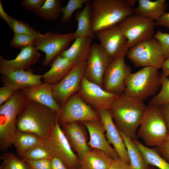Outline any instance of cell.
Masks as SVG:
<instances>
[{"label": "cell", "mask_w": 169, "mask_h": 169, "mask_svg": "<svg viewBox=\"0 0 169 169\" xmlns=\"http://www.w3.org/2000/svg\"><path fill=\"white\" fill-rule=\"evenodd\" d=\"M59 116V113L48 107L29 100L18 116L17 129L33 133L43 140L54 128Z\"/></svg>", "instance_id": "obj_1"}, {"label": "cell", "mask_w": 169, "mask_h": 169, "mask_svg": "<svg viewBox=\"0 0 169 169\" xmlns=\"http://www.w3.org/2000/svg\"><path fill=\"white\" fill-rule=\"evenodd\" d=\"M147 106L144 100L122 93L109 110L117 128L131 139H136V131Z\"/></svg>", "instance_id": "obj_2"}, {"label": "cell", "mask_w": 169, "mask_h": 169, "mask_svg": "<svg viewBox=\"0 0 169 169\" xmlns=\"http://www.w3.org/2000/svg\"><path fill=\"white\" fill-rule=\"evenodd\" d=\"M135 0H92L90 9L92 31L97 33L118 24L133 14Z\"/></svg>", "instance_id": "obj_3"}, {"label": "cell", "mask_w": 169, "mask_h": 169, "mask_svg": "<svg viewBox=\"0 0 169 169\" xmlns=\"http://www.w3.org/2000/svg\"><path fill=\"white\" fill-rule=\"evenodd\" d=\"M29 100L21 90L14 91L11 98L0 106V149L6 152L13 145L17 131L19 114Z\"/></svg>", "instance_id": "obj_4"}, {"label": "cell", "mask_w": 169, "mask_h": 169, "mask_svg": "<svg viewBox=\"0 0 169 169\" xmlns=\"http://www.w3.org/2000/svg\"><path fill=\"white\" fill-rule=\"evenodd\" d=\"M158 70L148 66L131 73L125 80L123 93L143 100L154 96L161 85V73Z\"/></svg>", "instance_id": "obj_5"}, {"label": "cell", "mask_w": 169, "mask_h": 169, "mask_svg": "<svg viewBox=\"0 0 169 169\" xmlns=\"http://www.w3.org/2000/svg\"><path fill=\"white\" fill-rule=\"evenodd\" d=\"M139 126L137 135L148 146H160L169 133L165 119L157 106H147Z\"/></svg>", "instance_id": "obj_6"}, {"label": "cell", "mask_w": 169, "mask_h": 169, "mask_svg": "<svg viewBox=\"0 0 169 169\" xmlns=\"http://www.w3.org/2000/svg\"><path fill=\"white\" fill-rule=\"evenodd\" d=\"M129 60L136 67H153L161 69L165 59L159 42L153 38L141 41L129 49Z\"/></svg>", "instance_id": "obj_7"}, {"label": "cell", "mask_w": 169, "mask_h": 169, "mask_svg": "<svg viewBox=\"0 0 169 169\" xmlns=\"http://www.w3.org/2000/svg\"><path fill=\"white\" fill-rule=\"evenodd\" d=\"M57 120L49 134L43 139V145L54 156L59 158L68 169H79V158L72 150Z\"/></svg>", "instance_id": "obj_8"}, {"label": "cell", "mask_w": 169, "mask_h": 169, "mask_svg": "<svg viewBox=\"0 0 169 169\" xmlns=\"http://www.w3.org/2000/svg\"><path fill=\"white\" fill-rule=\"evenodd\" d=\"M127 39L128 49L140 42L153 37L155 21L135 14L130 15L119 23Z\"/></svg>", "instance_id": "obj_9"}, {"label": "cell", "mask_w": 169, "mask_h": 169, "mask_svg": "<svg viewBox=\"0 0 169 169\" xmlns=\"http://www.w3.org/2000/svg\"><path fill=\"white\" fill-rule=\"evenodd\" d=\"M74 39V33L62 34L49 31L42 34L38 32L35 37L33 45L37 50L45 53V57L43 65L47 66L65 50Z\"/></svg>", "instance_id": "obj_10"}, {"label": "cell", "mask_w": 169, "mask_h": 169, "mask_svg": "<svg viewBox=\"0 0 169 169\" xmlns=\"http://www.w3.org/2000/svg\"><path fill=\"white\" fill-rule=\"evenodd\" d=\"M100 120L96 111L85 102L76 92L61 106L58 122L60 126L75 121Z\"/></svg>", "instance_id": "obj_11"}, {"label": "cell", "mask_w": 169, "mask_h": 169, "mask_svg": "<svg viewBox=\"0 0 169 169\" xmlns=\"http://www.w3.org/2000/svg\"><path fill=\"white\" fill-rule=\"evenodd\" d=\"M125 55H121L114 59L108 66L104 76L102 86L106 91L118 95L124 93L125 80L131 73L130 66L125 62Z\"/></svg>", "instance_id": "obj_12"}, {"label": "cell", "mask_w": 169, "mask_h": 169, "mask_svg": "<svg viewBox=\"0 0 169 169\" xmlns=\"http://www.w3.org/2000/svg\"><path fill=\"white\" fill-rule=\"evenodd\" d=\"M82 99L95 110L109 109L119 95L109 92L84 76L76 92Z\"/></svg>", "instance_id": "obj_13"}, {"label": "cell", "mask_w": 169, "mask_h": 169, "mask_svg": "<svg viewBox=\"0 0 169 169\" xmlns=\"http://www.w3.org/2000/svg\"><path fill=\"white\" fill-rule=\"evenodd\" d=\"M87 65L86 60L75 64L62 80L53 85L54 96L61 106L78 90Z\"/></svg>", "instance_id": "obj_14"}, {"label": "cell", "mask_w": 169, "mask_h": 169, "mask_svg": "<svg viewBox=\"0 0 169 169\" xmlns=\"http://www.w3.org/2000/svg\"><path fill=\"white\" fill-rule=\"evenodd\" d=\"M112 60L100 44H92L84 76L102 87L106 69Z\"/></svg>", "instance_id": "obj_15"}, {"label": "cell", "mask_w": 169, "mask_h": 169, "mask_svg": "<svg viewBox=\"0 0 169 169\" xmlns=\"http://www.w3.org/2000/svg\"><path fill=\"white\" fill-rule=\"evenodd\" d=\"M95 34L100 44L112 60L120 55H126L129 50L127 39L118 24Z\"/></svg>", "instance_id": "obj_16"}, {"label": "cell", "mask_w": 169, "mask_h": 169, "mask_svg": "<svg viewBox=\"0 0 169 169\" xmlns=\"http://www.w3.org/2000/svg\"><path fill=\"white\" fill-rule=\"evenodd\" d=\"M41 54L33 45L21 49L16 58L12 60L5 59L0 56V74L6 75L20 70L31 69L40 58Z\"/></svg>", "instance_id": "obj_17"}, {"label": "cell", "mask_w": 169, "mask_h": 169, "mask_svg": "<svg viewBox=\"0 0 169 169\" xmlns=\"http://www.w3.org/2000/svg\"><path fill=\"white\" fill-rule=\"evenodd\" d=\"M96 111L105 128L108 141L113 145L119 158L130 165V161L125 145L114 122L109 110L101 109Z\"/></svg>", "instance_id": "obj_18"}, {"label": "cell", "mask_w": 169, "mask_h": 169, "mask_svg": "<svg viewBox=\"0 0 169 169\" xmlns=\"http://www.w3.org/2000/svg\"><path fill=\"white\" fill-rule=\"evenodd\" d=\"M89 133L90 141L88 144L90 148L100 150L113 160L119 158L114 148L110 145L106 139L105 132V130L100 120H91L82 122Z\"/></svg>", "instance_id": "obj_19"}, {"label": "cell", "mask_w": 169, "mask_h": 169, "mask_svg": "<svg viewBox=\"0 0 169 169\" xmlns=\"http://www.w3.org/2000/svg\"><path fill=\"white\" fill-rule=\"evenodd\" d=\"M61 130L72 150L79 158L90 149L87 142L88 136L85 126L81 121H75L61 125Z\"/></svg>", "instance_id": "obj_20"}, {"label": "cell", "mask_w": 169, "mask_h": 169, "mask_svg": "<svg viewBox=\"0 0 169 169\" xmlns=\"http://www.w3.org/2000/svg\"><path fill=\"white\" fill-rule=\"evenodd\" d=\"M53 85L45 83L24 88L21 90L29 100L46 106L59 113L61 106L53 94Z\"/></svg>", "instance_id": "obj_21"}, {"label": "cell", "mask_w": 169, "mask_h": 169, "mask_svg": "<svg viewBox=\"0 0 169 169\" xmlns=\"http://www.w3.org/2000/svg\"><path fill=\"white\" fill-rule=\"evenodd\" d=\"M42 78V75L33 74L31 69L18 70L1 77L3 86L14 91L40 84Z\"/></svg>", "instance_id": "obj_22"}, {"label": "cell", "mask_w": 169, "mask_h": 169, "mask_svg": "<svg viewBox=\"0 0 169 169\" xmlns=\"http://www.w3.org/2000/svg\"><path fill=\"white\" fill-rule=\"evenodd\" d=\"M92 39L87 37H77L69 48L63 51L60 55L74 65L87 61L90 55Z\"/></svg>", "instance_id": "obj_23"}, {"label": "cell", "mask_w": 169, "mask_h": 169, "mask_svg": "<svg viewBox=\"0 0 169 169\" xmlns=\"http://www.w3.org/2000/svg\"><path fill=\"white\" fill-rule=\"evenodd\" d=\"M113 160L102 151L91 148L79 158L82 169H108Z\"/></svg>", "instance_id": "obj_24"}, {"label": "cell", "mask_w": 169, "mask_h": 169, "mask_svg": "<svg viewBox=\"0 0 169 169\" xmlns=\"http://www.w3.org/2000/svg\"><path fill=\"white\" fill-rule=\"evenodd\" d=\"M75 65L60 55L52 62L50 69L43 76L44 83L51 84H57L69 73Z\"/></svg>", "instance_id": "obj_25"}, {"label": "cell", "mask_w": 169, "mask_h": 169, "mask_svg": "<svg viewBox=\"0 0 169 169\" xmlns=\"http://www.w3.org/2000/svg\"><path fill=\"white\" fill-rule=\"evenodd\" d=\"M138 6L134 8V14L156 21L165 13L167 5L165 0H138Z\"/></svg>", "instance_id": "obj_26"}, {"label": "cell", "mask_w": 169, "mask_h": 169, "mask_svg": "<svg viewBox=\"0 0 169 169\" xmlns=\"http://www.w3.org/2000/svg\"><path fill=\"white\" fill-rule=\"evenodd\" d=\"M90 1L88 0L84 8L77 12L75 15L78 26L74 33L75 39L79 37H87L93 39L96 36L92 28Z\"/></svg>", "instance_id": "obj_27"}, {"label": "cell", "mask_w": 169, "mask_h": 169, "mask_svg": "<svg viewBox=\"0 0 169 169\" xmlns=\"http://www.w3.org/2000/svg\"><path fill=\"white\" fill-rule=\"evenodd\" d=\"M125 145L130 161L131 169H148L149 164L139 148L122 131L118 129Z\"/></svg>", "instance_id": "obj_28"}, {"label": "cell", "mask_w": 169, "mask_h": 169, "mask_svg": "<svg viewBox=\"0 0 169 169\" xmlns=\"http://www.w3.org/2000/svg\"><path fill=\"white\" fill-rule=\"evenodd\" d=\"M42 139L36 135L17 130L13 142L17 153L21 158L23 154L34 146L42 143Z\"/></svg>", "instance_id": "obj_29"}, {"label": "cell", "mask_w": 169, "mask_h": 169, "mask_svg": "<svg viewBox=\"0 0 169 169\" xmlns=\"http://www.w3.org/2000/svg\"><path fill=\"white\" fill-rule=\"evenodd\" d=\"M132 140L141 151L149 165L159 169H169V163L161 157L154 148L147 147L137 139Z\"/></svg>", "instance_id": "obj_30"}, {"label": "cell", "mask_w": 169, "mask_h": 169, "mask_svg": "<svg viewBox=\"0 0 169 169\" xmlns=\"http://www.w3.org/2000/svg\"><path fill=\"white\" fill-rule=\"evenodd\" d=\"M61 0H46L36 16L45 20H54L59 19L63 7Z\"/></svg>", "instance_id": "obj_31"}, {"label": "cell", "mask_w": 169, "mask_h": 169, "mask_svg": "<svg viewBox=\"0 0 169 169\" xmlns=\"http://www.w3.org/2000/svg\"><path fill=\"white\" fill-rule=\"evenodd\" d=\"M2 163L1 169H30L26 163L11 152H5L0 157Z\"/></svg>", "instance_id": "obj_32"}, {"label": "cell", "mask_w": 169, "mask_h": 169, "mask_svg": "<svg viewBox=\"0 0 169 169\" xmlns=\"http://www.w3.org/2000/svg\"><path fill=\"white\" fill-rule=\"evenodd\" d=\"M53 156L42 143L33 147L22 156L23 160H35L43 159L52 158Z\"/></svg>", "instance_id": "obj_33"}, {"label": "cell", "mask_w": 169, "mask_h": 169, "mask_svg": "<svg viewBox=\"0 0 169 169\" xmlns=\"http://www.w3.org/2000/svg\"><path fill=\"white\" fill-rule=\"evenodd\" d=\"M161 84L160 91L152 97L149 105L158 106L169 102V79L161 77Z\"/></svg>", "instance_id": "obj_34"}, {"label": "cell", "mask_w": 169, "mask_h": 169, "mask_svg": "<svg viewBox=\"0 0 169 169\" xmlns=\"http://www.w3.org/2000/svg\"><path fill=\"white\" fill-rule=\"evenodd\" d=\"M88 0H69L66 5L62 7L63 14L61 19V23H66L69 20L73 13L77 10L82 8Z\"/></svg>", "instance_id": "obj_35"}, {"label": "cell", "mask_w": 169, "mask_h": 169, "mask_svg": "<svg viewBox=\"0 0 169 169\" xmlns=\"http://www.w3.org/2000/svg\"><path fill=\"white\" fill-rule=\"evenodd\" d=\"M9 26L13 30L14 35L20 34H26L35 36L38 31L24 22L13 18L9 16Z\"/></svg>", "instance_id": "obj_36"}, {"label": "cell", "mask_w": 169, "mask_h": 169, "mask_svg": "<svg viewBox=\"0 0 169 169\" xmlns=\"http://www.w3.org/2000/svg\"><path fill=\"white\" fill-rule=\"evenodd\" d=\"M35 37L34 35L26 34L14 35L10 42V45L12 47L19 48L21 49L33 45Z\"/></svg>", "instance_id": "obj_37"}, {"label": "cell", "mask_w": 169, "mask_h": 169, "mask_svg": "<svg viewBox=\"0 0 169 169\" xmlns=\"http://www.w3.org/2000/svg\"><path fill=\"white\" fill-rule=\"evenodd\" d=\"M153 38L159 42L165 59L169 57V33L158 31Z\"/></svg>", "instance_id": "obj_38"}, {"label": "cell", "mask_w": 169, "mask_h": 169, "mask_svg": "<svg viewBox=\"0 0 169 169\" xmlns=\"http://www.w3.org/2000/svg\"><path fill=\"white\" fill-rule=\"evenodd\" d=\"M53 158L24 161L27 164L30 169H51Z\"/></svg>", "instance_id": "obj_39"}, {"label": "cell", "mask_w": 169, "mask_h": 169, "mask_svg": "<svg viewBox=\"0 0 169 169\" xmlns=\"http://www.w3.org/2000/svg\"><path fill=\"white\" fill-rule=\"evenodd\" d=\"M46 0H23L21 4L27 10L36 14L44 4Z\"/></svg>", "instance_id": "obj_40"}, {"label": "cell", "mask_w": 169, "mask_h": 169, "mask_svg": "<svg viewBox=\"0 0 169 169\" xmlns=\"http://www.w3.org/2000/svg\"><path fill=\"white\" fill-rule=\"evenodd\" d=\"M153 148L161 157L169 163V133L160 146L155 147Z\"/></svg>", "instance_id": "obj_41"}, {"label": "cell", "mask_w": 169, "mask_h": 169, "mask_svg": "<svg viewBox=\"0 0 169 169\" xmlns=\"http://www.w3.org/2000/svg\"><path fill=\"white\" fill-rule=\"evenodd\" d=\"M14 91L6 86L0 88V105H1L9 99Z\"/></svg>", "instance_id": "obj_42"}, {"label": "cell", "mask_w": 169, "mask_h": 169, "mask_svg": "<svg viewBox=\"0 0 169 169\" xmlns=\"http://www.w3.org/2000/svg\"><path fill=\"white\" fill-rule=\"evenodd\" d=\"M108 169H131V168L129 165L119 158L112 161Z\"/></svg>", "instance_id": "obj_43"}, {"label": "cell", "mask_w": 169, "mask_h": 169, "mask_svg": "<svg viewBox=\"0 0 169 169\" xmlns=\"http://www.w3.org/2000/svg\"><path fill=\"white\" fill-rule=\"evenodd\" d=\"M156 26H161L169 29V12H165L155 22Z\"/></svg>", "instance_id": "obj_44"}, {"label": "cell", "mask_w": 169, "mask_h": 169, "mask_svg": "<svg viewBox=\"0 0 169 169\" xmlns=\"http://www.w3.org/2000/svg\"><path fill=\"white\" fill-rule=\"evenodd\" d=\"M158 107L165 119L169 132V102Z\"/></svg>", "instance_id": "obj_45"}, {"label": "cell", "mask_w": 169, "mask_h": 169, "mask_svg": "<svg viewBox=\"0 0 169 169\" xmlns=\"http://www.w3.org/2000/svg\"><path fill=\"white\" fill-rule=\"evenodd\" d=\"M51 169H68L59 158L53 156Z\"/></svg>", "instance_id": "obj_46"}, {"label": "cell", "mask_w": 169, "mask_h": 169, "mask_svg": "<svg viewBox=\"0 0 169 169\" xmlns=\"http://www.w3.org/2000/svg\"><path fill=\"white\" fill-rule=\"evenodd\" d=\"M161 77L165 78L169 75V57L166 59L161 66Z\"/></svg>", "instance_id": "obj_47"}, {"label": "cell", "mask_w": 169, "mask_h": 169, "mask_svg": "<svg viewBox=\"0 0 169 169\" xmlns=\"http://www.w3.org/2000/svg\"><path fill=\"white\" fill-rule=\"evenodd\" d=\"M0 17L9 26V15L5 12L1 0H0Z\"/></svg>", "instance_id": "obj_48"}, {"label": "cell", "mask_w": 169, "mask_h": 169, "mask_svg": "<svg viewBox=\"0 0 169 169\" xmlns=\"http://www.w3.org/2000/svg\"><path fill=\"white\" fill-rule=\"evenodd\" d=\"M148 169H159L154 166L149 165Z\"/></svg>", "instance_id": "obj_49"}, {"label": "cell", "mask_w": 169, "mask_h": 169, "mask_svg": "<svg viewBox=\"0 0 169 169\" xmlns=\"http://www.w3.org/2000/svg\"><path fill=\"white\" fill-rule=\"evenodd\" d=\"M79 169H82V168H81L80 166L79 168Z\"/></svg>", "instance_id": "obj_50"}, {"label": "cell", "mask_w": 169, "mask_h": 169, "mask_svg": "<svg viewBox=\"0 0 169 169\" xmlns=\"http://www.w3.org/2000/svg\"></svg>", "instance_id": "obj_51"}]
</instances>
